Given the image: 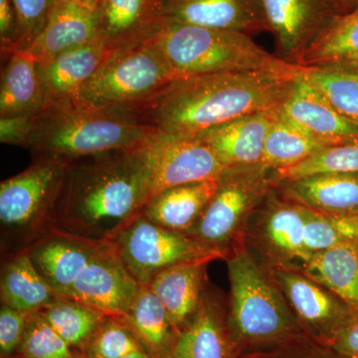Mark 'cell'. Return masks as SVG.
I'll return each instance as SVG.
<instances>
[{
	"mask_svg": "<svg viewBox=\"0 0 358 358\" xmlns=\"http://www.w3.org/2000/svg\"><path fill=\"white\" fill-rule=\"evenodd\" d=\"M299 66L178 78L138 105L119 110L159 134L195 136L244 115L279 109Z\"/></svg>",
	"mask_w": 358,
	"mask_h": 358,
	"instance_id": "6da1fadb",
	"label": "cell"
},
{
	"mask_svg": "<svg viewBox=\"0 0 358 358\" xmlns=\"http://www.w3.org/2000/svg\"><path fill=\"white\" fill-rule=\"evenodd\" d=\"M145 147L69 159L51 229L110 241L150 199Z\"/></svg>",
	"mask_w": 358,
	"mask_h": 358,
	"instance_id": "7a4b0ae2",
	"label": "cell"
},
{
	"mask_svg": "<svg viewBox=\"0 0 358 358\" xmlns=\"http://www.w3.org/2000/svg\"><path fill=\"white\" fill-rule=\"evenodd\" d=\"M159 133L119 112L87 107L77 101L48 102L33 115L26 148L35 155L77 159L148 145Z\"/></svg>",
	"mask_w": 358,
	"mask_h": 358,
	"instance_id": "3957f363",
	"label": "cell"
},
{
	"mask_svg": "<svg viewBox=\"0 0 358 358\" xmlns=\"http://www.w3.org/2000/svg\"><path fill=\"white\" fill-rule=\"evenodd\" d=\"M225 261L230 282L227 324L242 357L303 334L272 273L246 247Z\"/></svg>",
	"mask_w": 358,
	"mask_h": 358,
	"instance_id": "277c9868",
	"label": "cell"
},
{
	"mask_svg": "<svg viewBox=\"0 0 358 358\" xmlns=\"http://www.w3.org/2000/svg\"><path fill=\"white\" fill-rule=\"evenodd\" d=\"M152 41L176 79L292 66L264 50L243 32L164 20Z\"/></svg>",
	"mask_w": 358,
	"mask_h": 358,
	"instance_id": "5b68a950",
	"label": "cell"
},
{
	"mask_svg": "<svg viewBox=\"0 0 358 358\" xmlns=\"http://www.w3.org/2000/svg\"><path fill=\"white\" fill-rule=\"evenodd\" d=\"M69 159L37 155L31 164L0 185L1 248L24 250L51 229Z\"/></svg>",
	"mask_w": 358,
	"mask_h": 358,
	"instance_id": "8992f818",
	"label": "cell"
},
{
	"mask_svg": "<svg viewBox=\"0 0 358 358\" xmlns=\"http://www.w3.org/2000/svg\"><path fill=\"white\" fill-rule=\"evenodd\" d=\"M275 171L264 164L228 167L217 189L189 235L226 260L245 246L244 236L254 212L277 189Z\"/></svg>",
	"mask_w": 358,
	"mask_h": 358,
	"instance_id": "52a82bcc",
	"label": "cell"
},
{
	"mask_svg": "<svg viewBox=\"0 0 358 358\" xmlns=\"http://www.w3.org/2000/svg\"><path fill=\"white\" fill-rule=\"evenodd\" d=\"M176 80L150 41L113 50L84 85L77 102L95 109L122 110L138 105Z\"/></svg>",
	"mask_w": 358,
	"mask_h": 358,
	"instance_id": "ba28073f",
	"label": "cell"
},
{
	"mask_svg": "<svg viewBox=\"0 0 358 358\" xmlns=\"http://www.w3.org/2000/svg\"><path fill=\"white\" fill-rule=\"evenodd\" d=\"M110 241L141 286H148L155 275L171 266L222 259L189 235L157 225L141 213Z\"/></svg>",
	"mask_w": 358,
	"mask_h": 358,
	"instance_id": "9c48e42d",
	"label": "cell"
},
{
	"mask_svg": "<svg viewBox=\"0 0 358 358\" xmlns=\"http://www.w3.org/2000/svg\"><path fill=\"white\" fill-rule=\"evenodd\" d=\"M308 212L275 189L250 218L245 247L268 270L301 271L312 256L305 240Z\"/></svg>",
	"mask_w": 358,
	"mask_h": 358,
	"instance_id": "30bf717a",
	"label": "cell"
},
{
	"mask_svg": "<svg viewBox=\"0 0 358 358\" xmlns=\"http://www.w3.org/2000/svg\"><path fill=\"white\" fill-rule=\"evenodd\" d=\"M270 271L303 334L322 345L333 346L357 313L338 294L301 271Z\"/></svg>",
	"mask_w": 358,
	"mask_h": 358,
	"instance_id": "8fae6325",
	"label": "cell"
},
{
	"mask_svg": "<svg viewBox=\"0 0 358 358\" xmlns=\"http://www.w3.org/2000/svg\"><path fill=\"white\" fill-rule=\"evenodd\" d=\"M262 4L275 56L294 66L343 14L333 0H262Z\"/></svg>",
	"mask_w": 358,
	"mask_h": 358,
	"instance_id": "7c38bea8",
	"label": "cell"
},
{
	"mask_svg": "<svg viewBox=\"0 0 358 358\" xmlns=\"http://www.w3.org/2000/svg\"><path fill=\"white\" fill-rule=\"evenodd\" d=\"M145 155L150 173V199L173 186L217 178L228 169L195 136L159 134L145 145Z\"/></svg>",
	"mask_w": 358,
	"mask_h": 358,
	"instance_id": "4fadbf2b",
	"label": "cell"
},
{
	"mask_svg": "<svg viewBox=\"0 0 358 358\" xmlns=\"http://www.w3.org/2000/svg\"><path fill=\"white\" fill-rule=\"evenodd\" d=\"M141 287L110 241L77 278L67 298L110 317H122Z\"/></svg>",
	"mask_w": 358,
	"mask_h": 358,
	"instance_id": "5bb4252c",
	"label": "cell"
},
{
	"mask_svg": "<svg viewBox=\"0 0 358 358\" xmlns=\"http://www.w3.org/2000/svg\"><path fill=\"white\" fill-rule=\"evenodd\" d=\"M109 242L52 228L24 250L47 284L67 298L77 278Z\"/></svg>",
	"mask_w": 358,
	"mask_h": 358,
	"instance_id": "9a60e30c",
	"label": "cell"
},
{
	"mask_svg": "<svg viewBox=\"0 0 358 358\" xmlns=\"http://www.w3.org/2000/svg\"><path fill=\"white\" fill-rule=\"evenodd\" d=\"M280 115L326 148L358 141V124L343 117L303 76L301 67Z\"/></svg>",
	"mask_w": 358,
	"mask_h": 358,
	"instance_id": "2e32d148",
	"label": "cell"
},
{
	"mask_svg": "<svg viewBox=\"0 0 358 358\" xmlns=\"http://www.w3.org/2000/svg\"><path fill=\"white\" fill-rule=\"evenodd\" d=\"M227 299L210 285L192 322L176 336L167 358H242L227 324Z\"/></svg>",
	"mask_w": 358,
	"mask_h": 358,
	"instance_id": "e0dca14e",
	"label": "cell"
},
{
	"mask_svg": "<svg viewBox=\"0 0 358 358\" xmlns=\"http://www.w3.org/2000/svg\"><path fill=\"white\" fill-rule=\"evenodd\" d=\"M164 0H99L98 38L112 50L150 41L164 22Z\"/></svg>",
	"mask_w": 358,
	"mask_h": 358,
	"instance_id": "ac0fdd59",
	"label": "cell"
},
{
	"mask_svg": "<svg viewBox=\"0 0 358 358\" xmlns=\"http://www.w3.org/2000/svg\"><path fill=\"white\" fill-rule=\"evenodd\" d=\"M164 20L251 34L268 31L262 0H164Z\"/></svg>",
	"mask_w": 358,
	"mask_h": 358,
	"instance_id": "d6986e66",
	"label": "cell"
},
{
	"mask_svg": "<svg viewBox=\"0 0 358 358\" xmlns=\"http://www.w3.org/2000/svg\"><path fill=\"white\" fill-rule=\"evenodd\" d=\"M277 110L244 115L207 129L195 138L204 141L226 167L262 164L266 138Z\"/></svg>",
	"mask_w": 358,
	"mask_h": 358,
	"instance_id": "ffe728a7",
	"label": "cell"
},
{
	"mask_svg": "<svg viewBox=\"0 0 358 358\" xmlns=\"http://www.w3.org/2000/svg\"><path fill=\"white\" fill-rule=\"evenodd\" d=\"M281 196L329 215H358V173H327L280 180Z\"/></svg>",
	"mask_w": 358,
	"mask_h": 358,
	"instance_id": "44dd1931",
	"label": "cell"
},
{
	"mask_svg": "<svg viewBox=\"0 0 358 358\" xmlns=\"http://www.w3.org/2000/svg\"><path fill=\"white\" fill-rule=\"evenodd\" d=\"M112 52L102 40L96 38L50 60L37 62L48 102L76 101L84 85L100 69Z\"/></svg>",
	"mask_w": 358,
	"mask_h": 358,
	"instance_id": "7402d4cb",
	"label": "cell"
},
{
	"mask_svg": "<svg viewBox=\"0 0 358 358\" xmlns=\"http://www.w3.org/2000/svg\"><path fill=\"white\" fill-rule=\"evenodd\" d=\"M210 261H192L171 266L148 282V288L166 308L178 333L187 327L199 312L208 287L207 266Z\"/></svg>",
	"mask_w": 358,
	"mask_h": 358,
	"instance_id": "603a6c76",
	"label": "cell"
},
{
	"mask_svg": "<svg viewBox=\"0 0 358 358\" xmlns=\"http://www.w3.org/2000/svg\"><path fill=\"white\" fill-rule=\"evenodd\" d=\"M98 38L96 11L58 0L44 29L23 52L36 62H44L64 52Z\"/></svg>",
	"mask_w": 358,
	"mask_h": 358,
	"instance_id": "cb8c5ba5",
	"label": "cell"
},
{
	"mask_svg": "<svg viewBox=\"0 0 358 358\" xmlns=\"http://www.w3.org/2000/svg\"><path fill=\"white\" fill-rule=\"evenodd\" d=\"M218 178L167 188L148 199L141 214L157 225L187 233L217 189Z\"/></svg>",
	"mask_w": 358,
	"mask_h": 358,
	"instance_id": "d4e9b609",
	"label": "cell"
},
{
	"mask_svg": "<svg viewBox=\"0 0 358 358\" xmlns=\"http://www.w3.org/2000/svg\"><path fill=\"white\" fill-rule=\"evenodd\" d=\"M6 56L1 72L0 117L39 114L48 103L37 62L17 51Z\"/></svg>",
	"mask_w": 358,
	"mask_h": 358,
	"instance_id": "484cf974",
	"label": "cell"
},
{
	"mask_svg": "<svg viewBox=\"0 0 358 358\" xmlns=\"http://www.w3.org/2000/svg\"><path fill=\"white\" fill-rule=\"evenodd\" d=\"M2 305L24 313L41 310L58 294L37 272L25 250L9 254L2 264L0 278Z\"/></svg>",
	"mask_w": 358,
	"mask_h": 358,
	"instance_id": "4316f807",
	"label": "cell"
},
{
	"mask_svg": "<svg viewBox=\"0 0 358 358\" xmlns=\"http://www.w3.org/2000/svg\"><path fill=\"white\" fill-rule=\"evenodd\" d=\"M301 272L338 294L358 313V244L315 252Z\"/></svg>",
	"mask_w": 358,
	"mask_h": 358,
	"instance_id": "83f0119b",
	"label": "cell"
},
{
	"mask_svg": "<svg viewBox=\"0 0 358 358\" xmlns=\"http://www.w3.org/2000/svg\"><path fill=\"white\" fill-rule=\"evenodd\" d=\"M120 319L131 327L152 357H169L178 333L166 308L147 286L141 287L128 313Z\"/></svg>",
	"mask_w": 358,
	"mask_h": 358,
	"instance_id": "f1b7e54d",
	"label": "cell"
},
{
	"mask_svg": "<svg viewBox=\"0 0 358 358\" xmlns=\"http://www.w3.org/2000/svg\"><path fill=\"white\" fill-rule=\"evenodd\" d=\"M358 68V4L339 15L301 59L299 67Z\"/></svg>",
	"mask_w": 358,
	"mask_h": 358,
	"instance_id": "f546056e",
	"label": "cell"
},
{
	"mask_svg": "<svg viewBox=\"0 0 358 358\" xmlns=\"http://www.w3.org/2000/svg\"><path fill=\"white\" fill-rule=\"evenodd\" d=\"M324 148L277 110L266 138L262 164L275 171H282L305 162Z\"/></svg>",
	"mask_w": 358,
	"mask_h": 358,
	"instance_id": "4dcf8cb0",
	"label": "cell"
},
{
	"mask_svg": "<svg viewBox=\"0 0 358 358\" xmlns=\"http://www.w3.org/2000/svg\"><path fill=\"white\" fill-rule=\"evenodd\" d=\"M40 312L70 348H76L79 352L88 345L107 315L79 301L61 296Z\"/></svg>",
	"mask_w": 358,
	"mask_h": 358,
	"instance_id": "1f68e13d",
	"label": "cell"
},
{
	"mask_svg": "<svg viewBox=\"0 0 358 358\" xmlns=\"http://www.w3.org/2000/svg\"><path fill=\"white\" fill-rule=\"evenodd\" d=\"M301 72L343 117L358 124V68L301 67Z\"/></svg>",
	"mask_w": 358,
	"mask_h": 358,
	"instance_id": "d6a6232c",
	"label": "cell"
},
{
	"mask_svg": "<svg viewBox=\"0 0 358 358\" xmlns=\"http://www.w3.org/2000/svg\"><path fill=\"white\" fill-rule=\"evenodd\" d=\"M305 240L310 254L338 245L358 244V215H329L308 209Z\"/></svg>",
	"mask_w": 358,
	"mask_h": 358,
	"instance_id": "836d02e7",
	"label": "cell"
},
{
	"mask_svg": "<svg viewBox=\"0 0 358 358\" xmlns=\"http://www.w3.org/2000/svg\"><path fill=\"white\" fill-rule=\"evenodd\" d=\"M327 173H358V141L324 148L296 166L275 171V176L280 181Z\"/></svg>",
	"mask_w": 358,
	"mask_h": 358,
	"instance_id": "e575fe53",
	"label": "cell"
},
{
	"mask_svg": "<svg viewBox=\"0 0 358 358\" xmlns=\"http://www.w3.org/2000/svg\"><path fill=\"white\" fill-rule=\"evenodd\" d=\"M138 350H145L131 327L120 317L106 315L81 352L88 358H122Z\"/></svg>",
	"mask_w": 358,
	"mask_h": 358,
	"instance_id": "d590c367",
	"label": "cell"
},
{
	"mask_svg": "<svg viewBox=\"0 0 358 358\" xmlns=\"http://www.w3.org/2000/svg\"><path fill=\"white\" fill-rule=\"evenodd\" d=\"M16 352L25 358H75L72 348L40 310L28 317L24 336Z\"/></svg>",
	"mask_w": 358,
	"mask_h": 358,
	"instance_id": "8d00e7d4",
	"label": "cell"
},
{
	"mask_svg": "<svg viewBox=\"0 0 358 358\" xmlns=\"http://www.w3.org/2000/svg\"><path fill=\"white\" fill-rule=\"evenodd\" d=\"M17 16V40L13 52L24 51L38 37L58 0H11Z\"/></svg>",
	"mask_w": 358,
	"mask_h": 358,
	"instance_id": "74e56055",
	"label": "cell"
},
{
	"mask_svg": "<svg viewBox=\"0 0 358 358\" xmlns=\"http://www.w3.org/2000/svg\"><path fill=\"white\" fill-rule=\"evenodd\" d=\"M242 358H345L331 346L322 345L305 334L271 348L247 353Z\"/></svg>",
	"mask_w": 358,
	"mask_h": 358,
	"instance_id": "f35d334b",
	"label": "cell"
},
{
	"mask_svg": "<svg viewBox=\"0 0 358 358\" xmlns=\"http://www.w3.org/2000/svg\"><path fill=\"white\" fill-rule=\"evenodd\" d=\"M29 313L14 310L6 305L0 308V352L8 357L17 352L24 336Z\"/></svg>",
	"mask_w": 358,
	"mask_h": 358,
	"instance_id": "ab89813d",
	"label": "cell"
},
{
	"mask_svg": "<svg viewBox=\"0 0 358 358\" xmlns=\"http://www.w3.org/2000/svg\"><path fill=\"white\" fill-rule=\"evenodd\" d=\"M28 115L0 117V141L6 145L26 148L32 129Z\"/></svg>",
	"mask_w": 358,
	"mask_h": 358,
	"instance_id": "60d3db41",
	"label": "cell"
},
{
	"mask_svg": "<svg viewBox=\"0 0 358 358\" xmlns=\"http://www.w3.org/2000/svg\"><path fill=\"white\" fill-rule=\"evenodd\" d=\"M17 40V16L11 0H0L1 54L13 53Z\"/></svg>",
	"mask_w": 358,
	"mask_h": 358,
	"instance_id": "b9f144b4",
	"label": "cell"
},
{
	"mask_svg": "<svg viewBox=\"0 0 358 358\" xmlns=\"http://www.w3.org/2000/svg\"><path fill=\"white\" fill-rule=\"evenodd\" d=\"M331 348L345 358H358V313L338 334Z\"/></svg>",
	"mask_w": 358,
	"mask_h": 358,
	"instance_id": "7bdbcfd3",
	"label": "cell"
},
{
	"mask_svg": "<svg viewBox=\"0 0 358 358\" xmlns=\"http://www.w3.org/2000/svg\"><path fill=\"white\" fill-rule=\"evenodd\" d=\"M65 1L72 2V3L78 4V6L95 10L99 0H65Z\"/></svg>",
	"mask_w": 358,
	"mask_h": 358,
	"instance_id": "ee69618b",
	"label": "cell"
},
{
	"mask_svg": "<svg viewBox=\"0 0 358 358\" xmlns=\"http://www.w3.org/2000/svg\"><path fill=\"white\" fill-rule=\"evenodd\" d=\"M333 1L336 3V6H338L341 13H343V9L348 8V6H357L358 4V0H333Z\"/></svg>",
	"mask_w": 358,
	"mask_h": 358,
	"instance_id": "f6af8a7d",
	"label": "cell"
},
{
	"mask_svg": "<svg viewBox=\"0 0 358 358\" xmlns=\"http://www.w3.org/2000/svg\"><path fill=\"white\" fill-rule=\"evenodd\" d=\"M122 358H154L147 350H138V352L131 353Z\"/></svg>",
	"mask_w": 358,
	"mask_h": 358,
	"instance_id": "bcb514c9",
	"label": "cell"
},
{
	"mask_svg": "<svg viewBox=\"0 0 358 358\" xmlns=\"http://www.w3.org/2000/svg\"><path fill=\"white\" fill-rule=\"evenodd\" d=\"M75 358H88V357H87L86 355H85L83 352H79V350H78L77 352H75Z\"/></svg>",
	"mask_w": 358,
	"mask_h": 358,
	"instance_id": "7dc6e473",
	"label": "cell"
},
{
	"mask_svg": "<svg viewBox=\"0 0 358 358\" xmlns=\"http://www.w3.org/2000/svg\"><path fill=\"white\" fill-rule=\"evenodd\" d=\"M4 358H25V357H4Z\"/></svg>",
	"mask_w": 358,
	"mask_h": 358,
	"instance_id": "c3c4849f",
	"label": "cell"
}]
</instances>
